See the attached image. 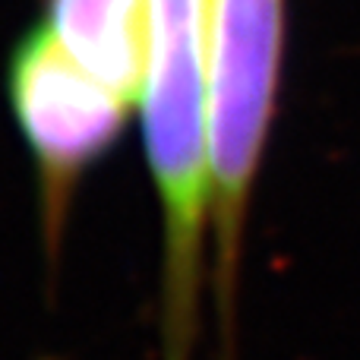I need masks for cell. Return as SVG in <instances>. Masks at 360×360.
<instances>
[{"mask_svg":"<svg viewBox=\"0 0 360 360\" xmlns=\"http://www.w3.org/2000/svg\"><path fill=\"white\" fill-rule=\"evenodd\" d=\"M209 0H152V60L139 95L146 162L162 212V360H196L212 281Z\"/></svg>","mask_w":360,"mask_h":360,"instance_id":"1","label":"cell"},{"mask_svg":"<svg viewBox=\"0 0 360 360\" xmlns=\"http://www.w3.org/2000/svg\"><path fill=\"white\" fill-rule=\"evenodd\" d=\"M285 0H209L212 304L218 360H237V300L253 186L266 155L281 76Z\"/></svg>","mask_w":360,"mask_h":360,"instance_id":"2","label":"cell"},{"mask_svg":"<svg viewBox=\"0 0 360 360\" xmlns=\"http://www.w3.org/2000/svg\"><path fill=\"white\" fill-rule=\"evenodd\" d=\"M6 95L35 165L41 250L54 275L76 190L117 146L133 105L89 73L44 19L13 48Z\"/></svg>","mask_w":360,"mask_h":360,"instance_id":"3","label":"cell"},{"mask_svg":"<svg viewBox=\"0 0 360 360\" xmlns=\"http://www.w3.org/2000/svg\"><path fill=\"white\" fill-rule=\"evenodd\" d=\"M44 22L89 73L139 108L152 60V0H44Z\"/></svg>","mask_w":360,"mask_h":360,"instance_id":"4","label":"cell"}]
</instances>
